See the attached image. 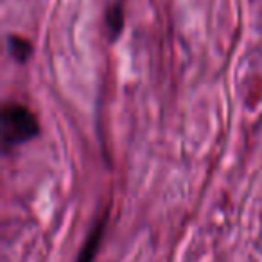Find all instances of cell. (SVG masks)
I'll list each match as a JSON object with an SVG mask.
<instances>
[{
    "label": "cell",
    "mask_w": 262,
    "mask_h": 262,
    "mask_svg": "<svg viewBox=\"0 0 262 262\" xmlns=\"http://www.w3.org/2000/svg\"><path fill=\"white\" fill-rule=\"evenodd\" d=\"M0 127L6 151L29 142L40 133V124L34 112L22 102H6L0 113Z\"/></svg>",
    "instance_id": "1"
},
{
    "label": "cell",
    "mask_w": 262,
    "mask_h": 262,
    "mask_svg": "<svg viewBox=\"0 0 262 262\" xmlns=\"http://www.w3.org/2000/svg\"><path fill=\"white\" fill-rule=\"evenodd\" d=\"M104 230H106V215H102V219H99V221L95 223V226L86 235V241H84L76 262H94L95 260V255H97L99 248H101Z\"/></svg>",
    "instance_id": "2"
},
{
    "label": "cell",
    "mask_w": 262,
    "mask_h": 262,
    "mask_svg": "<svg viewBox=\"0 0 262 262\" xmlns=\"http://www.w3.org/2000/svg\"><path fill=\"white\" fill-rule=\"evenodd\" d=\"M9 51H11V56L13 59H16V61L24 63L27 61V59L31 58V43L26 40V38H20V36H9Z\"/></svg>",
    "instance_id": "3"
},
{
    "label": "cell",
    "mask_w": 262,
    "mask_h": 262,
    "mask_svg": "<svg viewBox=\"0 0 262 262\" xmlns=\"http://www.w3.org/2000/svg\"><path fill=\"white\" fill-rule=\"evenodd\" d=\"M106 24H108V29H110V34H112V40L119 36V33L122 31V26H124L122 6H120L119 2H117V4H113L112 8L108 9V13H106Z\"/></svg>",
    "instance_id": "4"
}]
</instances>
